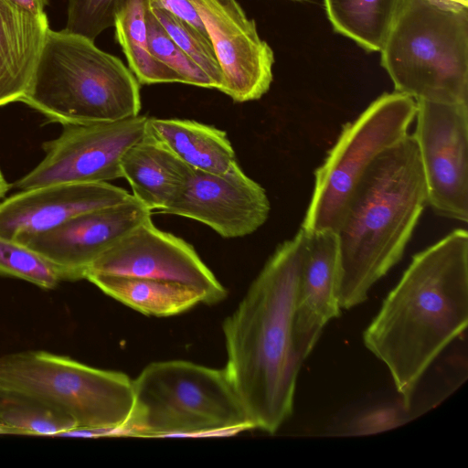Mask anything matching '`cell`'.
<instances>
[{
	"label": "cell",
	"instance_id": "obj_29",
	"mask_svg": "<svg viewBox=\"0 0 468 468\" xmlns=\"http://www.w3.org/2000/svg\"><path fill=\"white\" fill-rule=\"evenodd\" d=\"M18 8L38 18H48L46 7L48 0H8Z\"/></svg>",
	"mask_w": 468,
	"mask_h": 468
},
{
	"label": "cell",
	"instance_id": "obj_13",
	"mask_svg": "<svg viewBox=\"0 0 468 468\" xmlns=\"http://www.w3.org/2000/svg\"><path fill=\"white\" fill-rule=\"evenodd\" d=\"M270 211L266 191L239 165L223 175L192 169L182 189L160 213L197 220L223 238L233 239L255 232Z\"/></svg>",
	"mask_w": 468,
	"mask_h": 468
},
{
	"label": "cell",
	"instance_id": "obj_23",
	"mask_svg": "<svg viewBox=\"0 0 468 468\" xmlns=\"http://www.w3.org/2000/svg\"><path fill=\"white\" fill-rule=\"evenodd\" d=\"M0 422L20 435L57 437L59 433L77 427L69 417L42 401L1 388Z\"/></svg>",
	"mask_w": 468,
	"mask_h": 468
},
{
	"label": "cell",
	"instance_id": "obj_24",
	"mask_svg": "<svg viewBox=\"0 0 468 468\" xmlns=\"http://www.w3.org/2000/svg\"><path fill=\"white\" fill-rule=\"evenodd\" d=\"M148 8L176 45L208 76L214 89L219 90L222 71L210 39L168 11L149 3Z\"/></svg>",
	"mask_w": 468,
	"mask_h": 468
},
{
	"label": "cell",
	"instance_id": "obj_6",
	"mask_svg": "<svg viewBox=\"0 0 468 468\" xmlns=\"http://www.w3.org/2000/svg\"><path fill=\"white\" fill-rule=\"evenodd\" d=\"M123 435L167 437L254 429L225 368L186 360L153 362L133 379Z\"/></svg>",
	"mask_w": 468,
	"mask_h": 468
},
{
	"label": "cell",
	"instance_id": "obj_1",
	"mask_svg": "<svg viewBox=\"0 0 468 468\" xmlns=\"http://www.w3.org/2000/svg\"><path fill=\"white\" fill-rule=\"evenodd\" d=\"M306 233L280 244L223 323L224 367L254 427L274 433L292 415L303 363L293 317Z\"/></svg>",
	"mask_w": 468,
	"mask_h": 468
},
{
	"label": "cell",
	"instance_id": "obj_2",
	"mask_svg": "<svg viewBox=\"0 0 468 468\" xmlns=\"http://www.w3.org/2000/svg\"><path fill=\"white\" fill-rule=\"evenodd\" d=\"M468 323V233L457 229L415 254L364 332L410 408L420 378Z\"/></svg>",
	"mask_w": 468,
	"mask_h": 468
},
{
	"label": "cell",
	"instance_id": "obj_32",
	"mask_svg": "<svg viewBox=\"0 0 468 468\" xmlns=\"http://www.w3.org/2000/svg\"><path fill=\"white\" fill-rule=\"evenodd\" d=\"M0 434H16L15 431L0 422Z\"/></svg>",
	"mask_w": 468,
	"mask_h": 468
},
{
	"label": "cell",
	"instance_id": "obj_16",
	"mask_svg": "<svg viewBox=\"0 0 468 468\" xmlns=\"http://www.w3.org/2000/svg\"><path fill=\"white\" fill-rule=\"evenodd\" d=\"M305 233L306 243L293 317L294 343L302 361L313 350L324 325L339 316L341 309L337 300L336 232Z\"/></svg>",
	"mask_w": 468,
	"mask_h": 468
},
{
	"label": "cell",
	"instance_id": "obj_14",
	"mask_svg": "<svg viewBox=\"0 0 468 468\" xmlns=\"http://www.w3.org/2000/svg\"><path fill=\"white\" fill-rule=\"evenodd\" d=\"M151 218L152 211L133 197L115 206L82 213L18 242L52 264L62 281H78L85 279L101 255Z\"/></svg>",
	"mask_w": 468,
	"mask_h": 468
},
{
	"label": "cell",
	"instance_id": "obj_28",
	"mask_svg": "<svg viewBox=\"0 0 468 468\" xmlns=\"http://www.w3.org/2000/svg\"><path fill=\"white\" fill-rule=\"evenodd\" d=\"M148 3L168 11L209 38L197 10L189 0H148Z\"/></svg>",
	"mask_w": 468,
	"mask_h": 468
},
{
	"label": "cell",
	"instance_id": "obj_25",
	"mask_svg": "<svg viewBox=\"0 0 468 468\" xmlns=\"http://www.w3.org/2000/svg\"><path fill=\"white\" fill-rule=\"evenodd\" d=\"M0 275L24 280L42 289H54L61 281L58 270L21 242L0 236Z\"/></svg>",
	"mask_w": 468,
	"mask_h": 468
},
{
	"label": "cell",
	"instance_id": "obj_31",
	"mask_svg": "<svg viewBox=\"0 0 468 468\" xmlns=\"http://www.w3.org/2000/svg\"><path fill=\"white\" fill-rule=\"evenodd\" d=\"M440 2H443L449 5L462 6V7H468V0H437Z\"/></svg>",
	"mask_w": 468,
	"mask_h": 468
},
{
	"label": "cell",
	"instance_id": "obj_10",
	"mask_svg": "<svg viewBox=\"0 0 468 468\" xmlns=\"http://www.w3.org/2000/svg\"><path fill=\"white\" fill-rule=\"evenodd\" d=\"M417 144L428 205L439 216L468 221V102L416 101Z\"/></svg>",
	"mask_w": 468,
	"mask_h": 468
},
{
	"label": "cell",
	"instance_id": "obj_21",
	"mask_svg": "<svg viewBox=\"0 0 468 468\" xmlns=\"http://www.w3.org/2000/svg\"><path fill=\"white\" fill-rule=\"evenodd\" d=\"M148 0H118L114 27L129 69L140 84L184 83L183 78L150 52L146 11Z\"/></svg>",
	"mask_w": 468,
	"mask_h": 468
},
{
	"label": "cell",
	"instance_id": "obj_26",
	"mask_svg": "<svg viewBox=\"0 0 468 468\" xmlns=\"http://www.w3.org/2000/svg\"><path fill=\"white\" fill-rule=\"evenodd\" d=\"M146 25L151 54L180 75L185 84L214 89L208 76L176 45L147 7Z\"/></svg>",
	"mask_w": 468,
	"mask_h": 468
},
{
	"label": "cell",
	"instance_id": "obj_11",
	"mask_svg": "<svg viewBox=\"0 0 468 468\" xmlns=\"http://www.w3.org/2000/svg\"><path fill=\"white\" fill-rule=\"evenodd\" d=\"M89 274L180 283L195 289L202 296L203 303L209 305L221 302L228 293L195 249L184 239L156 228L152 218L101 255L86 277Z\"/></svg>",
	"mask_w": 468,
	"mask_h": 468
},
{
	"label": "cell",
	"instance_id": "obj_9",
	"mask_svg": "<svg viewBox=\"0 0 468 468\" xmlns=\"http://www.w3.org/2000/svg\"><path fill=\"white\" fill-rule=\"evenodd\" d=\"M145 116L91 124L64 125L45 142V157L13 186L19 190L58 183H101L122 177L125 152L147 131Z\"/></svg>",
	"mask_w": 468,
	"mask_h": 468
},
{
	"label": "cell",
	"instance_id": "obj_19",
	"mask_svg": "<svg viewBox=\"0 0 468 468\" xmlns=\"http://www.w3.org/2000/svg\"><path fill=\"white\" fill-rule=\"evenodd\" d=\"M147 131L193 170L223 175L239 165L227 133L186 119L150 117Z\"/></svg>",
	"mask_w": 468,
	"mask_h": 468
},
{
	"label": "cell",
	"instance_id": "obj_22",
	"mask_svg": "<svg viewBox=\"0 0 468 468\" xmlns=\"http://www.w3.org/2000/svg\"><path fill=\"white\" fill-rule=\"evenodd\" d=\"M403 0H324L335 30L365 49L380 51Z\"/></svg>",
	"mask_w": 468,
	"mask_h": 468
},
{
	"label": "cell",
	"instance_id": "obj_7",
	"mask_svg": "<svg viewBox=\"0 0 468 468\" xmlns=\"http://www.w3.org/2000/svg\"><path fill=\"white\" fill-rule=\"evenodd\" d=\"M0 388L42 401L77 427L112 430L115 435H123L134 403L127 375L46 351L0 356Z\"/></svg>",
	"mask_w": 468,
	"mask_h": 468
},
{
	"label": "cell",
	"instance_id": "obj_20",
	"mask_svg": "<svg viewBox=\"0 0 468 468\" xmlns=\"http://www.w3.org/2000/svg\"><path fill=\"white\" fill-rule=\"evenodd\" d=\"M86 279L108 296L145 315H176L203 303L198 292L180 283L102 274H89Z\"/></svg>",
	"mask_w": 468,
	"mask_h": 468
},
{
	"label": "cell",
	"instance_id": "obj_3",
	"mask_svg": "<svg viewBox=\"0 0 468 468\" xmlns=\"http://www.w3.org/2000/svg\"><path fill=\"white\" fill-rule=\"evenodd\" d=\"M428 206L412 134L380 154L356 186L336 229L337 300L350 309L401 259Z\"/></svg>",
	"mask_w": 468,
	"mask_h": 468
},
{
	"label": "cell",
	"instance_id": "obj_12",
	"mask_svg": "<svg viewBox=\"0 0 468 468\" xmlns=\"http://www.w3.org/2000/svg\"><path fill=\"white\" fill-rule=\"evenodd\" d=\"M207 32L222 71L219 90L236 102L261 98L272 81L274 54L237 0H189Z\"/></svg>",
	"mask_w": 468,
	"mask_h": 468
},
{
	"label": "cell",
	"instance_id": "obj_5",
	"mask_svg": "<svg viewBox=\"0 0 468 468\" xmlns=\"http://www.w3.org/2000/svg\"><path fill=\"white\" fill-rule=\"evenodd\" d=\"M397 92L468 102V11L437 0H403L380 50Z\"/></svg>",
	"mask_w": 468,
	"mask_h": 468
},
{
	"label": "cell",
	"instance_id": "obj_4",
	"mask_svg": "<svg viewBox=\"0 0 468 468\" xmlns=\"http://www.w3.org/2000/svg\"><path fill=\"white\" fill-rule=\"evenodd\" d=\"M21 102L62 126L133 118L142 106L140 83L118 57L86 37L50 28Z\"/></svg>",
	"mask_w": 468,
	"mask_h": 468
},
{
	"label": "cell",
	"instance_id": "obj_18",
	"mask_svg": "<svg viewBox=\"0 0 468 468\" xmlns=\"http://www.w3.org/2000/svg\"><path fill=\"white\" fill-rule=\"evenodd\" d=\"M191 171L148 131L121 161L122 177L130 184L132 195L149 210L159 213L174 200Z\"/></svg>",
	"mask_w": 468,
	"mask_h": 468
},
{
	"label": "cell",
	"instance_id": "obj_30",
	"mask_svg": "<svg viewBox=\"0 0 468 468\" xmlns=\"http://www.w3.org/2000/svg\"><path fill=\"white\" fill-rule=\"evenodd\" d=\"M11 185L5 179L1 168H0V202L5 198L6 194L11 188Z\"/></svg>",
	"mask_w": 468,
	"mask_h": 468
},
{
	"label": "cell",
	"instance_id": "obj_27",
	"mask_svg": "<svg viewBox=\"0 0 468 468\" xmlns=\"http://www.w3.org/2000/svg\"><path fill=\"white\" fill-rule=\"evenodd\" d=\"M118 0H68L65 30L91 40L114 26Z\"/></svg>",
	"mask_w": 468,
	"mask_h": 468
},
{
	"label": "cell",
	"instance_id": "obj_15",
	"mask_svg": "<svg viewBox=\"0 0 468 468\" xmlns=\"http://www.w3.org/2000/svg\"><path fill=\"white\" fill-rule=\"evenodd\" d=\"M133 197L109 182L58 183L20 190L0 202V236L18 241Z\"/></svg>",
	"mask_w": 468,
	"mask_h": 468
},
{
	"label": "cell",
	"instance_id": "obj_17",
	"mask_svg": "<svg viewBox=\"0 0 468 468\" xmlns=\"http://www.w3.org/2000/svg\"><path fill=\"white\" fill-rule=\"evenodd\" d=\"M48 29V18L0 0V107L27 94Z\"/></svg>",
	"mask_w": 468,
	"mask_h": 468
},
{
	"label": "cell",
	"instance_id": "obj_8",
	"mask_svg": "<svg viewBox=\"0 0 468 468\" xmlns=\"http://www.w3.org/2000/svg\"><path fill=\"white\" fill-rule=\"evenodd\" d=\"M416 101L394 91L372 101L347 122L314 172L310 204L301 229L336 231L361 178L385 151L405 138L415 119Z\"/></svg>",
	"mask_w": 468,
	"mask_h": 468
}]
</instances>
